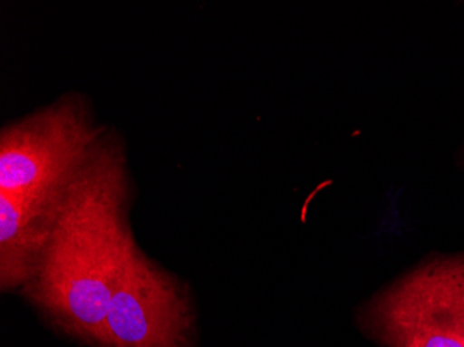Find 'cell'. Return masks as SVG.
<instances>
[{"instance_id": "obj_1", "label": "cell", "mask_w": 464, "mask_h": 347, "mask_svg": "<svg viewBox=\"0 0 464 347\" xmlns=\"http://www.w3.org/2000/svg\"><path fill=\"white\" fill-rule=\"evenodd\" d=\"M124 150L103 137L63 193L25 294L70 335L99 344L109 303L135 246Z\"/></svg>"}, {"instance_id": "obj_2", "label": "cell", "mask_w": 464, "mask_h": 347, "mask_svg": "<svg viewBox=\"0 0 464 347\" xmlns=\"http://www.w3.org/2000/svg\"><path fill=\"white\" fill-rule=\"evenodd\" d=\"M102 140L77 95L6 125L0 134V193L60 197Z\"/></svg>"}, {"instance_id": "obj_3", "label": "cell", "mask_w": 464, "mask_h": 347, "mask_svg": "<svg viewBox=\"0 0 464 347\" xmlns=\"http://www.w3.org/2000/svg\"><path fill=\"white\" fill-rule=\"evenodd\" d=\"M194 313L184 286L135 245L117 279L101 347H189Z\"/></svg>"}, {"instance_id": "obj_4", "label": "cell", "mask_w": 464, "mask_h": 347, "mask_svg": "<svg viewBox=\"0 0 464 347\" xmlns=\"http://www.w3.org/2000/svg\"><path fill=\"white\" fill-rule=\"evenodd\" d=\"M63 193L45 199L0 193V284L4 291L27 286L35 276Z\"/></svg>"}, {"instance_id": "obj_5", "label": "cell", "mask_w": 464, "mask_h": 347, "mask_svg": "<svg viewBox=\"0 0 464 347\" xmlns=\"http://www.w3.org/2000/svg\"><path fill=\"white\" fill-rule=\"evenodd\" d=\"M372 328L388 347H464L403 288L393 286L372 310Z\"/></svg>"}, {"instance_id": "obj_6", "label": "cell", "mask_w": 464, "mask_h": 347, "mask_svg": "<svg viewBox=\"0 0 464 347\" xmlns=\"http://www.w3.org/2000/svg\"><path fill=\"white\" fill-rule=\"evenodd\" d=\"M401 284L464 346V258L430 263Z\"/></svg>"}]
</instances>
